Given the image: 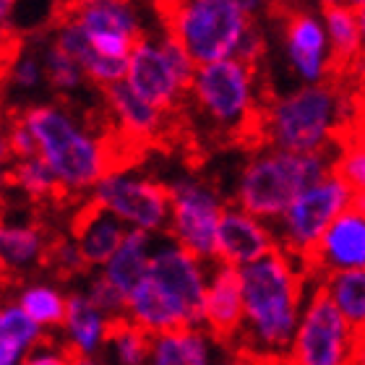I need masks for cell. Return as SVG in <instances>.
Instances as JSON below:
<instances>
[{
  "label": "cell",
  "instance_id": "14",
  "mask_svg": "<svg viewBox=\"0 0 365 365\" xmlns=\"http://www.w3.org/2000/svg\"><path fill=\"white\" fill-rule=\"evenodd\" d=\"M146 279L152 282L157 292L168 300L190 329H196L204 321V272L201 259L188 253L180 245H168L152 256Z\"/></svg>",
  "mask_w": 365,
  "mask_h": 365
},
{
  "label": "cell",
  "instance_id": "3",
  "mask_svg": "<svg viewBox=\"0 0 365 365\" xmlns=\"http://www.w3.org/2000/svg\"><path fill=\"white\" fill-rule=\"evenodd\" d=\"M267 94L261 91L259 68L240 58L196 66L185 102V125H206V141L220 146H261V113Z\"/></svg>",
  "mask_w": 365,
  "mask_h": 365
},
{
  "label": "cell",
  "instance_id": "5",
  "mask_svg": "<svg viewBox=\"0 0 365 365\" xmlns=\"http://www.w3.org/2000/svg\"><path fill=\"white\" fill-rule=\"evenodd\" d=\"M331 173L334 154H292L259 146L237 175L232 204L256 220L274 225L305 188Z\"/></svg>",
  "mask_w": 365,
  "mask_h": 365
},
{
  "label": "cell",
  "instance_id": "13",
  "mask_svg": "<svg viewBox=\"0 0 365 365\" xmlns=\"http://www.w3.org/2000/svg\"><path fill=\"white\" fill-rule=\"evenodd\" d=\"M282 11V50L292 76L300 84H324L336 76L331 47L321 11L305 6L279 8Z\"/></svg>",
  "mask_w": 365,
  "mask_h": 365
},
{
  "label": "cell",
  "instance_id": "1",
  "mask_svg": "<svg viewBox=\"0 0 365 365\" xmlns=\"http://www.w3.org/2000/svg\"><path fill=\"white\" fill-rule=\"evenodd\" d=\"M245 321L230 355H251L261 363H284L316 279L308 267L282 248L240 269Z\"/></svg>",
  "mask_w": 365,
  "mask_h": 365
},
{
  "label": "cell",
  "instance_id": "38",
  "mask_svg": "<svg viewBox=\"0 0 365 365\" xmlns=\"http://www.w3.org/2000/svg\"><path fill=\"white\" fill-rule=\"evenodd\" d=\"M358 21H360V37H363V63H365V6L358 11Z\"/></svg>",
  "mask_w": 365,
  "mask_h": 365
},
{
  "label": "cell",
  "instance_id": "18",
  "mask_svg": "<svg viewBox=\"0 0 365 365\" xmlns=\"http://www.w3.org/2000/svg\"><path fill=\"white\" fill-rule=\"evenodd\" d=\"M66 230L78 245V251L84 256L86 267L107 264L115 253L120 251L130 230H125L123 220H118L113 212H107L105 206L97 204L91 196H86L81 204L73 206V212L66 220Z\"/></svg>",
  "mask_w": 365,
  "mask_h": 365
},
{
  "label": "cell",
  "instance_id": "34",
  "mask_svg": "<svg viewBox=\"0 0 365 365\" xmlns=\"http://www.w3.org/2000/svg\"><path fill=\"white\" fill-rule=\"evenodd\" d=\"M319 8H331V6H342V8H352V11H360L365 6V0H316Z\"/></svg>",
  "mask_w": 365,
  "mask_h": 365
},
{
  "label": "cell",
  "instance_id": "42",
  "mask_svg": "<svg viewBox=\"0 0 365 365\" xmlns=\"http://www.w3.org/2000/svg\"><path fill=\"white\" fill-rule=\"evenodd\" d=\"M360 99H363V118H365V94H363V97H360Z\"/></svg>",
  "mask_w": 365,
  "mask_h": 365
},
{
  "label": "cell",
  "instance_id": "9",
  "mask_svg": "<svg viewBox=\"0 0 365 365\" xmlns=\"http://www.w3.org/2000/svg\"><path fill=\"white\" fill-rule=\"evenodd\" d=\"M358 336L327 292L313 284L295 339L282 365H352Z\"/></svg>",
  "mask_w": 365,
  "mask_h": 365
},
{
  "label": "cell",
  "instance_id": "26",
  "mask_svg": "<svg viewBox=\"0 0 365 365\" xmlns=\"http://www.w3.org/2000/svg\"><path fill=\"white\" fill-rule=\"evenodd\" d=\"M154 365H209L204 334L198 329H180L157 336Z\"/></svg>",
  "mask_w": 365,
  "mask_h": 365
},
{
  "label": "cell",
  "instance_id": "21",
  "mask_svg": "<svg viewBox=\"0 0 365 365\" xmlns=\"http://www.w3.org/2000/svg\"><path fill=\"white\" fill-rule=\"evenodd\" d=\"M334 308L344 316L358 334L365 331V269L363 272H339L316 279Z\"/></svg>",
  "mask_w": 365,
  "mask_h": 365
},
{
  "label": "cell",
  "instance_id": "7",
  "mask_svg": "<svg viewBox=\"0 0 365 365\" xmlns=\"http://www.w3.org/2000/svg\"><path fill=\"white\" fill-rule=\"evenodd\" d=\"M193 73H196L193 61L162 29L160 37L144 34L133 45L128 55L125 84L154 110L182 118Z\"/></svg>",
  "mask_w": 365,
  "mask_h": 365
},
{
  "label": "cell",
  "instance_id": "28",
  "mask_svg": "<svg viewBox=\"0 0 365 365\" xmlns=\"http://www.w3.org/2000/svg\"><path fill=\"white\" fill-rule=\"evenodd\" d=\"M19 305H21V311L26 313L37 327H66L68 300H66L55 287L34 284V287L24 289L21 297H19Z\"/></svg>",
  "mask_w": 365,
  "mask_h": 365
},
{
  "label": "cell",
  "instance_id": "24",
  "mask_svg": "<svg viewBox=\"0 0 365 365\" xmlns=\"http://www.w3.org/2000/svg\"><path fill=\"white\" fill-rule=\"evenodd\" d=\"M105 321L107 316L86 295L68 297L66 331H68V342L76 350L91 355L99 347V342H105Z\"/></svg>",
  "mask_w": 365,
  "mask_h": 365
},
{
  "label": "cell",
  "instance_id": "17",
  "mask_svg": "<svg viewBox=\"0 0 365 365\" xmlns=\"http://www.w3.org/2000/svg\"><path fill=\"white\" fill-rule=\"evenodd\" d=\"M305 267L313 279H324L339 272H363L365 269V214L350 206L334 225L324 232L316 251L308 256Z\"/></svg>",
  "mask_w": 365,
  "mask_h": 365
},
{
  "label": "cell",
  "instance_id": "22",
  "mask_svg": "<svg viewBox=\"0 0 365 365\" xmlns=\"http://www.w3.org/2000/svg\"><path fill=\"white\" fill-rule=\"evenodd\" d=\"M105 342L115 347L120 365H146L157 347V334L138 327L130 316H110L105 321Z\"/></svg>",
  "mask_w": 365,
  "mask_h": 365
},
{
  "label": "cell",
  "instance_id": "6",
  "mask_svg": "<svg viewBox=\"0 0 365 365\" xmlns=\"http://www.w3.org/2000/svg\"><path fill=\"white\" fill-rule=\"evenodd\" d=\"M253 19L232 0H182L162 14V29L185 50L193 66L237 58Z\"/></svg>",
  "mask_w": 365,
  "mask_h": 365
},
{
  "label": "cell",
  "instance_id": "30",
  "mask_svg": "<svg viewBox=\"0 0 365 365\" xmlns=\"http://www.w3.org/2000/svg\"><path fill=\"white\" fill-rule=\"evenodd\" d=\"M71 358H73V344L68 339H61L58 334H45L21 360V365H71Z\"/></svg>",
  "mask_w": 365,
  "mask_h": 365
},
{
  "label": "cell",
  "instance_id": "37",
  "mask_svg": "<svg viewBox=\"0 0 365 365\" xmlns=\"http://www.w3.org/2000/svg\"><path fill=\"white\" fill-rule=\"evenodd\" d=\"M154 3H157V14H160V19H162V14H165V11L175 8L178 3H182V0H154Z\"/></svg>",
  "mask_w": 365,
  "mask_h": 365
},
{
  "label": "cell",
  "instance_id": "35",
  "mask_svg": "<svg viewBox=\"0 0 365 365\" xmlns=\"http://www.w3.org/2000/svg\"><path fill=\"white\" fill-rule=\"evenodd\" d=\"M352 365H365V331L358 336V347H355V360Z\"/></svg>",
  "mask_w": 365,
  "mask_h": 365
},
{
  "label": "cell",
  "instance_id": "36",
  "mask_svg": "<svg viewBox=\"0 0 365 365\" xmlns=\"http://www.w3.org/2000/svg\"><path fill=\"white\" fill-rule=\"evenodd\" d=\"M71 365H97V363L91 360V355H84L81 350H76V347H73V358H71Z\"/></svg>",
  "mask_w": 365,
  "mask_h": 365
},
{
  "label": "cell",
  "instance_id": "15",
  "mask_svg": "<svg viewBox=\"0 0 365 365\" xmlns=\"http://www.w3.org/2000/svg\"><path fill=\"white\" fill-rule=\"evenodd\" d=\"M277 248L279 243H277L272 225L256 220L253 214L237 209L235 204L225 206L220 227H217V251H214L217 264L245 269L256 261L267 259Z\"/></svg>",
  "mask_w": 365,
  "mask_h": 365
},
{
  "label": "cell",
  "instance_id": "39",
  "mask_svg": "<svg viewBox=\"0 0 365 365\" xmlns=\"http://www.w3.org/2000/svg\"><path fill=\"white\" fill-rule=\"evenodd\" d=\"M352 206H355L360 214H365V190H363V193H355V201H352Z\"/></svg>",
  "mask_w": 365,
  "mask_h": 365
},
{
  "label": "cell",
  "instance_id": "23",
  "mask_svg": "<svg viewBox=\"0 0 365 365\" xmlns=\"http://www.w3.org/2000/svg\"><path fill=\"white\" fill-rule=\"evenodd\" d=\"M42 331L21 311V305H0V365H14L24 352L42 339Z\"/></svg>",
  "mask_w": 365,
  "mask_h": 365
},
{
  "label": "cell",
  "instance_id": "20",
  "mask_svg": "<svg viewBox=\"0 0 365 365\" xmlns=\"http://www.w3.org/2000/svg\"><path fill=\"white\" fill-rule=\"evenodd\" d=\"M149 245H152L149 232H144V230H130L125 243L120 245V251L107 261L105 277L113 282V287L125 300H130V295L144 284L146 274H149V261H152Z\"/></svg>",
  "mask_w": 365,
  "mask_h": 365
},
{
  "label": "cell",
  "instance_id": "29",
  "mask_svg": "<svg viewBox=\"0 0 365 365\" xmlns=\"http://www.w3.org/2000/svg\"><path fill=\"white\" fill-rule=\"evenodd\" d=\"M42 86H47V76H45V66H42V58H39V50H24L19 53L8 73L3 76V91H19V94H34Z\"/></svg>",
  "mask_w": 365,
  "mask_h": 365
},
{
  "label": "cell",
  "instance_id": "8",
  "mask_svg": "<svg viewBox=\"0 0 365 365\" xmlns=\"http://www.w3.org/2000/svg\"><path fill=\"white\" fill-rule=\"evenodd\" d=\"M352 201L355 193L336 173L305 188L287 212L272 225L279 248L305 264L321 243L324 232L334 225L336 217H342L350 209Z\"/></svg>",
  "mask_w": 365,
  "mask_h": 365
},
{
  "label": "cell",
  "instance_id": "10",
  "mask_svg": "<svg viewBox=\"0 0 365 365\" xmlns=\"http://www.w3.org/2000/svg\"><path fill=\"white\" fill-rule=\"evenodd\" d=\"M220 190L209 182L182 178L170 185V235L178 245L201 261H214L217 251V227L225 212Z\"/></svg>",
  "mask_w": 365,
  "mask_h": 365
},
{
  "label": "cell",
  "instance_id": "33",
  "mask_svg": "<svg viewBox=\"0 0 365 365\" xmlns=\"http://www.w3.org/2000/svg\"><path fill=\"white\" fill-rule=\"evenodd\" d=\"M16 8H19V0H0V31L11 29Z\"/></svg>",
  "mask_w": 365,
  "mask_h": 365
},
{
  "label": "cell",
  "instance_id": "32",
  "mask_svg": "<svg viewBox=\"0 0 365 365\" xmlns=\"http://www.w3.org/2000/svg\"><path fill=\"white\" fill-rule=\"evenodd\" d=\"M232 3H237L240 11H243L248 19H253V21H261L264 16L277 14L282 8V0H232Z\"/></svg>",
  "mask_w": 365,
  "mask_h": 365
},
{
  "label": "cell",
  "instance_id": "27",
  "mask_svg": "<svg viewBox=\"0 0 365 365\" xmlns=\"http://www.w3.org/2000/svg\"><path fill=\"white\" fill-rule=\"evenodd\" d=\"M334 173L350 185L352 193L365 190V118H360L336 146Z\"/></svg>",
  "mask_w": 365,
  "mask_h": 365
},
{
  "label": "cell",
  "instance_id": "40",
  "mask_svg": "<svg viewBox=\"0 0 365 365\" xmlns=\"http://www.w3.org/2000/svg\"><path fill=\"white\" fill-rule=\"evenodd\" d=\"M8 188V182H6V170L0 168V198H3V193H6Z\"/></svg>",
  "mask_w": 365,
  "mask_h": 365
},
{
  "label": "cell",
  "instance_id": "41",
  "mask_svg": "<svg viewBox=\"0 0 365 365\" xmlns=\"http://www.w3.org/2000/svg\"><path fill=\"white\" fill-rule=\"evenodd\" d=\"M6 113V110H3V81H0V115Z\"/></svg>",
  "mask_w": 365,
  "mask_h": 365
},
{
  "label": "cell",
  "instance_id": "19",
  "mask_svg": "<svg viewBox=\"0 0 365 365\" xmlns=\"http://www.w3.org/2000/svg\"><path fill=\"white\" fill-rule=\"evenodd\" d=\"M321 19H324V26H327L336 76H344L355 66L363 63V37H360L358 11L342 6L321 8Z\"/></svg>",
  "mask_w": 365,
  "mask_h": 365
},
{
  "label": "cell",
  "instance_id": "11",
  "mask_svg": "<svg viewBox=\"0 0 365 365\" xmlns=\"http://www.w3.org/2000/svg\"><path fill=\"white\" fill-rule=\"evenodd\" d=\"M58 14L73 19L91 47L113 61H128L133 45L146 34L133 0H61Z\"/></svg>",
  "mask_w": 365,
  "mask_h": 365
},
{
  "label": "cell",
  "instance_id": "4",
  "mask_svg": "<svg viewBox=\"0 0 365 365\" xmlns=\"http://www.w3.org/2000/svg\"><path fill=\"white\" fill-rule=\"evenodd\" d=\"M37 141V154L63 188L78 198L113 175L105 125L81 123L66 102H34L19 110Z\"/></svg>",
  "mask_w": 365,
  "mask_h": 365
},
{
  "label": "cell",
  "instance_id": "12",
  "mask_svg": "<svg viewBox=\"0 0 365 365\" xmlns=\"http://www.w3.org/2000/svg\"><path fill=\"white\" fill-rule=\"evenodd\" d=\"M89 196L118 220L136 225V230H170V185L157 178L118 173L99 180Z\"/></svg>",
  "mask_w": 365,
  "mask_h": 365
},
{
  "label": "cell",
  "instance_id": "31",
  "mask_svg": "<svg viewBox=\"0 0 365 365\" xmlns=\"http://www.w3.org/2000/svg\"><path fill=\"white\" fill-rule=\"evenodd\" d=\"M24 45H26V39H24L21 34H16V31H11V29L0 31V81H3V76L8 73L11 63L19 58Z\"/></svg>",
  "mask_w": 365,
  "mask_h": 365
},
{
  "label": "cell",
  "instance_id": "16",
  "mask_svg": "<svg viewBox=\"0 0 365 365\" xmlns=\"http://www.w3.org/2000/svg\"><path fill=\"white\" fill-rule=\"evenodd\" d=\"M212 264L214 269L209 274V284H206L204 295V324L214 342L232 352L245 321L243 279H240V269L217 264V261H212Z\"/></svg>",
  "mask_w": 365,
  "mask_h": 365
},
{
  "label": "cell",
  "instance_id": "25",
  "mask_svg": "<svg viewBox=\"0 0 365 365\" xmlns=\"http://www.w3.org/2000/svg\"><path fill=\"white\" fill-rule=\"evenodd\" d=\"M39 58H42V66H45L47 86L58 91L61 97H76L86 84H91L86 73L81 71V66L68 53H63L47 34L45 39H39Z\"/></svg>",
  "mask_w": 365,
  "mask_h": 365
},
{
  "label": "cell",
  "instance_id": "43",
  "mask_svg": "<svg viewBox=\"0 0 365 365\" xmlns=\"http://www.w3.org/2000/svg\"><path fill=\"white\" fill-rule=\"evenodd\" d=\"M279 365H282V363H279Z\"/></svg>",
  "mask_w": 365,
  "mask_h": 365
},
{
  "label": "cell",
  "instance_id": "2",
  "mask_svg": "<svg viewBox=\"0 0 365 365\" xmlns=\"http://www.w3.org/2000/svg\"><path fill=\"white\" fill-rule=\"evenodd\" d=\"M342 81L344 76L324 84H297L267 97L261 146L292 154H334L344 133L363 118V99Z\"/></svg>",
  "mask_w": 365,
  "mask_h": 365
}]
</instances>
